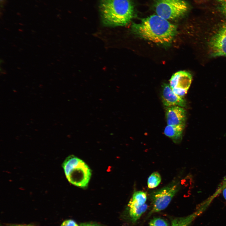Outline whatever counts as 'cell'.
<instances>
[{"mask_svg": "<svg viewBox=\"0 0 226 226\" xmlns=\"http://www.w3.org/2000/svg\"><path fill=\"white\" fill-rule=\"evenodd\" d=\"M154 8L158 15L167 20H175L183 16L189 8L185 0H157Z\"/></svg>", "mask_w": 226, "mask_h": 226, "instance_id": "277c9868", "label": "cell"}, {"mask_svg": "<svg viewBox=\"0 0 226 226\" xmlns=\"http://www.w3.org/2000/svg\"><path fill=\"white\" fill-rule=\"evenodd\" d=\"M192 77L186 71H180L174 74L170 80V85L177 95L183 97L187 93L191 85Z\"/></svg>", "mask_w": 226, "mask_h": 226, "instance_id": "8992f818", "label": "cell"}, {"mask_svg": "<svg viewBox=\"0 0 226 226\" xmlns=\"http://www.w3.org/2000/svg\"><path fill=\"white\" fill-rule=\"evenodd\" d=\"M224 183L222 190V194L224 198L226 201V180L224 181Z\"/></svg>", "mask_w": 226, "mask_h": 226, "instance_id": "d6986e66", "label": "cell"}, {"mask_svg": "<svg viewBox=\"0 0 226 226\" xmlns=\"http://www.w3.org/2000/svg\"><path fill=\"white\" fill-rule=\"evenodd\" d=\"M209 47L212 56H226V23L212 37Z\"/></svg>", "mask_w": 226, "mask_h": 226, "instance_id": "52a82bcc", "label": "cell"}, {"mask_svg": "<svg viewBox=\"0 0 226 226\" xmlns=\"http://www.w3.org/2000/svg\"><path fill=\"white\" fill-rule=\"evenodd\" d=\"M149 226H168L167 223L164 219L159 218L152 219L149 223Z\"/></svg>", "mask_w": 226, "mask_h": 226, "instance_id": "9a60e30c", "label": "cell"}, {"mask_svg": "<svg viewBox=\"0 0 226 226\" xmlns=\"http://www.w3.org/2000/svg\"><path fill=\"white\" fill-rule=\"evenodd\" d=\"M220 9L222 12L226 16V2L221 3Z\"/></svg>", "mask_w": 226, "mask_h": 226, "instance_id": "e0dca14e", "label": "cell"}, {"mask_svg": "<svg viewBox=\"0 0 226 226\" xmlns=\"http://www.w3.org/2000/svg\"><path fill=\"white\" fill-rule=\"evenodd\" d=\"M61 226H79L74 221L69 219L64 221L62 224Z\"/></svg>", "mask_w": 226, "mask_h": 226, "instance_id": "2e32d148", "label": "cell"}, {"mask_svg": "<svg viewBox=\"0 0 226 226\" xmlns=\"http://www.w3.org/2000/svg\"><path fill=\"white\" fill-rule=\"evenodd\" d=\"M161 99L164 105L167 107L178 106L184 107L186 102L183 97L176 94L172 91L170 85L164 84L163 87Z\"/></svg>", "mask_w": 226, "mask_h": 226, "instance_id": "9c48e42d", "label": "cell"}, {"mask_svg": "<svg viewBox=\"0 0 226 226\" xmlns=\"http://www.w3.org/2000/svg\"><path fill=\"white\" fill-rule=\"evenodd\" d=\"M148 205L145 203L138 207L129 208V214L133 222H136L147 210Z\"/></svg>", "mask_w": 226, "mask_h": 226, "instance_id": "4fadbf2b", "label": "cell"}, {"mask_svg": "<svg viewBox=\"0 0 226 226\" xmlns=\"http://www.w3.org/2000/svg\"><path fill=\"white\" fill-rule=\"evenodd\" d=\"M180 181L175 180L150 193V196L153 204L151 213L158 212L166 208L180 190Z\"/></svg>", "mask_w": 226, "mask_h": 226, "instance_id": "5b68a950", "label": "cell"}, {"mask_svg": "<svg viewBox=\"0 0 226 226\" xmlns=\"http://www.w3.org/2000/svg\"><path fill=\"white\" fill-rule=\"evenodd\" d=\"M185 125L175 126L167 125L164 130V133L170 138L175 143L180 142Z\"/></svg>", "mask_w": 226, "mask_h": 226, "instance_id": "30bf717a", "label": "cell"}, {"mask_svg": "<svg viewBox=\"0 0 226 226\" xmlns=\"http://www.w3.org/2000/svg\"><path fill=\"white\" fill-rule=\"evenodd\" d=\"M8 226H34L31 224H10Z\"/></svg>", "mask_w": 226, "mask_h": 226, "instance_id": "ffe728a7", "label": "cell"}, {"mask_svg": "<svg viewBox=\"0 0 226 226\" xmlns=\"http://www.w3.org/2000/svg\"><path fill=\"white\" fill-rule=\"evenodd\" d=\"M100 10L104 23L109 26L125 25L134 14L131 0H100Z\"/></svg>", "mask_w": 226, "mask_h": 226, "instance_id": "7a4b0ae2", "label": "cell"}, {"mask_svg": "<svg viewBox=\"0 0 226 226\" xmlns=\"http://www.w3.org/2000/svg\"><path fill=\"white\" fill-rule=\"evenodd\" d=\"M147 199L146 192L141 191H136L129 201L128 207L130 208L141 206L145 203Z\"/></svg>", "mask_w": 226, "mask_h": 226, "instance_id": "8fae6325", "label": "cell"}, {"mask_svg": "<svg viewBox=\"0 0 226 226\" xmlns=\"http://www.w3.org/2000/svg\"><path fill=\"white\" fill-rule=\"evenodd\" d=\"M165 116L167 125H185L186 112L181 107L178 106L169 107L166 110Z\"/></svg>", "mask_w": 226, "mask_h": 226, "instance_id": "ba28073f", "label": "cell"}, {"mask_svg": "<svg viewBox=\"0 0 226 226\" xmlns=\"http://www.w3.org/2000/svg\"><path fill=\"white\" fill-rule=\"evenodd\" d=\"M132 28L133 32L140 37L161 44L170 43L177 29L176 25L157 14L143 19L138 23H133Z\"/></svg>", "mask_w": 226, "mask_h": 226, "instance_id": "6da1fadb", "label": "cell"}, {"mask_svg": "<svg viewBox=\"0 0 226 226\" xmlns=\"http://www.w3.org/2000/svg\"><path fill=\"white\" fill-rule=\"evenodd\" d=\"M221 3L226 2V0H218Z\"/></svg>", "mask_w": 226, "mask_h": 226, "instance_id": "44dd1931", "label": "cell"}, {"mask_svg": "<svg viewBox=\"0 0 226 226\" xmlns=\"http://www.w3.org/2000/svg\"><path fill=\"white\" fill-rule=\"evenodd\" d=\"M161 177L159 174L155 172L149 177L147 182L149 188H153L157 186L161 181Z\"/></svg>", "mask_w": 226, "mask_h": 226, "instance_id": "5bb4252c", "label": "cell"}, {"mask_svg": "<svg viewBox=\"0 0 226 226\" xmlns=\"http://www.w3.org/2000/svg\"><path fill=\"white\" fill-rule=\"evenodd\" d=\"M200 213L196 212L186 216L175 218L172 220L171 226H189Z\"/></svg>", "mask_w": 226, "mask_h": 226, "instance_id": "7c38bea8", "label": "cell"}, {"mask_svg": "<svg viewBox=\"0 0 226 226\" xmlns=\"http://www.w3.org/2000/svg\"><path fill=\"white\" fill-rule=\"evenodd\" d=\"M62 166L68 181L81 188L88 186L91 175V171L82 160L73 155L67 157Z\"/></svg>", "mask_w": 226, "mask_h": 226, "instance_id": "3957f363", "label": "cell"}, {"mask_svg": "<svg viewBox=\"0 0 226 226\" xmlns=\"http://www.w3.org/2000/svg\"><path fill=\"white\" fill-rule=\"evenodd\" d=\"M80 226H100L98 224L91 223H83L80 224Z\"/></svg>", "mask_w": 226, "mask_h": 226, "instance_id": "ac0fdd59", "label": "cell"}]
</instances>
